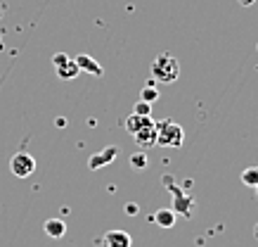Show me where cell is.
Listing matches in <instances>:
<instances>
[{"label": "cell", "mask_w": 258, "mask_h": 247, "mask_svg": "<svg viewBox=\"0 0 258 247\" xmlns=\"http://www.w3.org/2000/svg\"><path fill=\"white\" fill-rule=\"evenodd\" d=\"M133 114H138V117H149L152 114V105H147V103H135V107H133Z\"/></svg>", "instance_id": "obj_16"}, {"label": "cell", "mask_w": 258, "mask_h": 247, "mask_svg": "<svg viewBox=\"0 0 258 247\" xmlns=\"http://www.w3.org/2000/svg\"><path fill=\"white\" fill-rule=\"evenodd\" d=\"M133 138L140 147H152V145H157V121L152 119L147 126H142Z\"/></svg>", "instance_id": "obj_7"}, {"label": "cell", "mask_w": 258, "mask_h": 247, "mask_svg": "<svg viewBox=\"0 0 258 247\" xmlns=\"http://www.w3.org/2000/svg\"><path fill=\"white\" fill-rule=\"evenodd\" d=\"M118 145H107L104 150H100V152H95L93 157L88 160V169L90 171H97V169H102V167H107V164H111V162L118 157Z\"/></svg>", "instance_id": "obj_5"}, {"label": "cell", "mask_w": 258, "mask_h": 247, "mask_svg": "<svg viewBox=\"0 0 258 247\" xmlns=\"http://www.w3.org/2000/svg\"><path fill=\"white\" fill-rule=\"evenodd\" d=\"M242 183L249 185V188H256L258 185V167H246L242 171Z\"/></svg>", "instance_id": "obj_13"}, {"label": "cell", "mask_w": 258, "mask_h": 247, "mask_svg": "<svg viewBox=\"0 0 258 247\" xmlns=\"http://www.w3.org/2000/svg\"><path fill=\"white\" fill-rule=\"evenodd\" d=\"M102 247H133V238L121 228H111L102 235Z\"/></svg>", "instance_id": "obj_6"}, {"label": "cell", "mask_w": 258, "mask_h": 247, "mask_svg": "<svg viewBox=\"0 0 258 247\" xmlns=\"http://www.w3.org/2000/svg\"><path fill=\"white\" fill-rule=\"evenodd\" d=\"M154 223H157L159 228H173V226H175V212H173L171 207L157 209V214H154Z\"/></svg>", "instance_id": "obj_9"}, {"label": "cell", "mask_w": 258, "mask_h": 247, "mask_svg": "<svg viewBox=\"0 0 258 247\" xmlns=\"http://www.w3.org/2000/svg\"><path fill=\"white\" fill-rule=\"evenodd\" d=\"M182 138H185V131H182L180 124H175L171 119L157 121V145H161V147H180Z\"/></svg>", "instance_id": "obj_2"}, {"label": "cell", "mask_w": 258, "mask_h": 247, "mask_svg": "<svg viewBox=\"0 0 258 247\" xmlns=\"http://www.w3.org/2000/svg\"><path fill=\"white\" fill-rule=\"evenodd\" d=\"M138 212H140V207H138V205H133V202H128V205H125V214H128V216H135Z\"/></svg>", "instance_id": "obj_18"}, {"label": "cell", "mask_w": 258, "mask_h": 247, "mask_svg": "<svg viewBox=\"0 0 258 247\" xmlns=\"http://www.w3.org/2000/svg\"><path fill=\"white\" fill-rule=\"evenodd\" d=\"M152 76L159 81V83H175L180 76V64L178 60L171 55V53H161V55L154 57L152 62Z\"/></svg>", "instance_id": "obj_1"}, {"label": "cell", "mask_w": 258, "mask_h": 247, "mask_svg": "<svg viewBox=\"0 0 258 247\" xmlns=\"http://www.w3.org/2000/svg\"><path fill=\"white\" fill-rule=\"evenodd\" d=\"M149 121H152V117H138V114H131V117L125 119V131H128L131 136H135L142 126H147Z\"/></svg>", "instance_id": "obj_12"}, {"label": "cell", "mask_w": 258, "mask_h": 247, "mask_svg": "<svg viewBox=\"0 0 258 247\" xmlns=\"http://www.w3.org/2000/svg\"><path fill=\"white\" fill-rule=\"evenodd\" d=\"M10 171L17 176V178H29V176L36 171V160H33L29 152H17L15 157L10 160Z\"/></svg>", "instance_id": "obj_3"}, {"label": "cell", "mask_w": 258, "mask_h": 247, "mask_svg": "<svg viewBox=\"0 0 258 247\" xmlns=\"http://www.w3.org/2000/svg\"><path fill=\"white\" fill-rule=\"evenodd\" d=\"M256 233H258V226H256Z\"/></svg>", "instance_id": "obj_20"}, {"label": "cell", "mask_w": 258, "mask_h": 247, "mask_svg": "<svg viewBox=\"0 0 258 247\" xmlns=\"http://www.w3.org/2000/svg\"><path fill=\"white\" fill-rule=\"evenodd\" d=\"M57 69V76L62 81H71V79H76L79 76V67H76V62L74 60H69V62H64V64H59V67H55Z\"/></svg>", "instance_id": "obj_11"}, {"label": "cell", "mask_w": 258, "mask_h": 247, "mask_svg": "<svg viewBox=\"0 0 258 247\" xmlns=\"http://www.w3.org/2000/svg\"><path fill=\"white\" fill-rule=\"evenodd\" d=\"M45 233L50 235V238H64V233H67V223L62 221V219H47L45 221Z\"/></svg>", "instance_id": "obj_10"}, {"label": "cell", "mask_w": 258, "mask_h": 247, "mask_svg": "<svg viewBox=\"0 0 258 247\" xmlns=\"http://www.w3.org/2000/svg\"><path fill=\"white\" fill-rule=\"evenodd\" d=\"M256 195H258V185H256Z\"/></svg>", "instance_id": "obj_19"}, {"label": "cell", "mask_w": 258, "mask_h": 247, "mask_svg": "<svg viewBox=\"0 0 258 247\" xmlns=\"http://www.w3.org/2000/svg\"><path fill=\"white\" fill-rule=\"evenodd\" d=\"M166 185H168V190H171V195H173V212H175V214H182V216H189V214H192L195 200L189 197V195H185V192L180 190L178 185H171L168 181H166Z\"/></svg>", "instance_id": "obj_4"}, {"label": "cell", "mask_w": 258, "mask_h": 247, "mask_svg": "<svg viewBox=\"0 0 258 247\" xmlns=\"http://www.w3.org/2000/svg\"><path fill=\"white\" fill-rule=\"evenodd\" d=\"M74 62H76V67H79V72H86L90 74V76H102L104 74V69H102V64L100 62H95L90 55H76V57H71Z\"/></svg>", "instance_id": "obj_8"}, {"label": "cell", "mask_w": 258, "mask_h": 247, "mask_svg": "<svg viewBox=\"0 0 258 247\" xmlns=\"http://www.w3.org/2000/svg\"><path fill=\"white\" fill-rule=\"evenodd\" d=\"M131 167H133L135 171L147 169V155H145V152H135L133 157H131Z\"/></svg>", "instance_id": "obj_15"}, {"label": "cell", "mask_w": 258, "mask_h": 247, "mask_svg": "<svg viewBox=\"0 0 258 247\" xmlns=\"http://www.w3.org/2000/svg\"><path fill=\"white\" fill-rule=\"evenodd\" d=\"M71 57L69 55H64V53H57V55H52V64L55 67H59V64H64V62H69Z\"/></svg>", "instance_id": "obj_17"}, {"label": "cell", "mask_w": 258, "mask_h": 247, "mask_svg": "<svg viewBox=\"0 0 258 247\" xmlns=\"http://www.w3.org/2000/svg\"><path fill=\"white\" fill-rule=\"evenodd\" d=\"M140 100H142V103H147V105L157 103V100H159V90L154 86H145V88H142V93H140Z\"/></svg>", "instance_id": "obj_14"}]
</instances>
